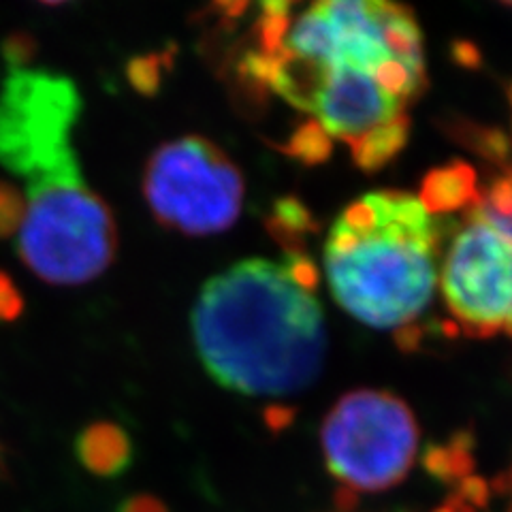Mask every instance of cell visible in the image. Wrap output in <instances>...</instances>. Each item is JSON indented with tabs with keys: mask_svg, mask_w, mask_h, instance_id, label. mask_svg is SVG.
Listing matches in <instances>:
<instances>
[{
	"mask_svg": "<svg viewBox=\"0 0 512 512\" xmlns=\"http://www.w3.org/2000/svg\"><path fill=\"white\" fill-rule=\"evenodd\" d=\"M259 50L242 69L340 141L372 171L406 146L410 107L425 88L423 35L414 15L382 0H323L293 11L267 3Z\"/></svg>",
	"mask_w": 512,
	"mask_h": 512,
	"instance_id": "1",
	"label": "cell"
},
{
	"mask_svg": "<svg viewBox=\"0 0 512 512\" xmlns=\"http://www.w3.org/2000/svg\"><path fill=\"white\" fill-rule=\"evenodd\" d=\"M84 99L73 79L9 71L0 86V167L22 180L18 254L56 286L99 278L118 252L116 218L86 182L73 143Z\"/></svg>",
	"mask_w": 512,
	"mask_h": 512,
	"instance_id": "2",
	"label": "cell"
},
{
	"mask_svg": "<svg viewBox=\"0 0 512 512\" xmlns=\"http://www.w3.org/2000/svg\"><path fill=\"white\" fill-rule=\"evenodd\" d=\"M318 271L306 254L246 259L207 280L192 308L199 357L224 389L288 395L310 387L327 346Z\"/></svg>",
	"mask_w": 512,
	"mask_h": 512,
	"instance_id": "3",
	"label": "cell"
},
{
	"mask_svg": "<svg viewBox=\"0 0 512 512\" xmlns=\"http://www.w3.org/2000/svg\"><path fill=\"white\" fill-rule=\"evenodd\" d=\"M442 248L444 224L423 197L370 192L352 201L329 229L331 295L367 327H410L434 299Z\"/></svg>",
	"mask_w": 512,
	"mask_h": 512,
	"instance_id": "4",
	"label": "cell"
},
{
	"mask_svg": "<svg viewBox=\"0 0 512 512\" xmlns=\"http://www.w3.org/2000/svg\"><path fill=\"white\" fill-rule=\"evenodd\" d=\"M461 205L466 210L442 248L444 303L472 338L512 335V175Z\"/></svg>",
	"mask_w": 512,
	"mask_h": 512,
	"instance_id": "5",
	"label": "cell"
},
{
	"mask_svg": "<svg viewBox=\"0 0 512 512\" xmlns=\"http://www.w3.org/2000/svg\"><path fill=\"white\" fill-rule=\"evenodd\" d=\"M143 197L163 227L190 237L214 235L242 214L244 178L214 141L184 135L148 158Z\"/></svg>",
	"mask_w": 512,
	"mask_h": 512,
	"instance_id": "6",
	"label": "cell"
},
{
	"mask_svg": "<svg viewBox=\"0 0 512 512\" xmlns=\"http://www.w3.org/2000/svg\"><path fill=\"white\" fill-rule=\"evenodd\" d=\"M323 453L329 474L344 491H384L410 472L419 453V425L391 393H348L323 423Z\"/></svg>",
	"mask_w": 512,
	"mask_h": 512,
	"instance_id": "7",
	"label": "cell"
},
{
	"mask_svg": "<svg viewBox=\"0 0 512 512\" xmlns=\"http://www.w3.org/2000/svg\"><path fill=\"white\" fill-rule=\"evenodd\" d=\"M75 455L90 474L116 478L133 463V442L118 423L96 421L79 431Z\"/></svg>",
	"mask_w": 512,
	"mask_h": 512,
	"instance_id": "8",
	"label": "cell"
},
{
	"mask_svg": "<svg viewBox=\"0 0 512 512\" xmlns=\"http://www.w3.org/2000/svg\"><path fill=\"white\" fill-rule=\"evenodd\" d=\"M165 69H169V58L165 54L135 56L126 64V77L139 94L154 96L163 84Z\"/></svg>",
	"mask_w": 512,
	"mask_h": 512,
	"instance_id": "9",
	"label": "cell"
},
{
	"mask_svg": "<svg viewBox=\"0 0 512 512\" xmlns=\"http://www.w3.org/2000/svg\"><path fill=\"white\" fill-rule=\"evenodd\" d=\"M26 214L24 195L18 186L0 180V239L18 235Z\"/></svg>",
	"mask_w": 512,
	"mask_h": 512,
	"instance_id": "10",
	"label": "cell"
},
{
	"mask_svg": "<svg viewBox=\"0 0 512 512\" xmlns=\"http://www.w3.org/2000/svg\"><path fill=\"white\" fill-rule=\"evenodd\" d=\"M0 52H3V60L9 71H24L32 58L37 56V39L24 30L11 32L0 45Z\"/></svg>",
	"mask_w": 512,
	"mask_h": 512,
	"instance_id": "11",
	"label": "cell"
},
{
	"mask_svg": "<svg viewBox=\"0 0 512 512\" xmlns=\"http://www.w3.org/2000/svg\"><path fill=\"white\" fill-rule=\"evenodd\" d=\"M24 312V297L20 288L0 269V323H15Z\"/></svg>",
	"mask_w": 512,
	"mask_h": 512,
	"instance_id": "12",
	"label": "cell"
},
{
	"mask_svg": "<svg viewBox=\"0 0 512 512\" xmlns=\"http://www.w3.org/2000/svg\"><path fill=\"white\" fill-rule=\"evenodd\" d=\"M116 512H169V508L154 495H131Z\"/></svg>",
	"mask_w": 512,
	"mask_h": 512,
	"instance_id": "13",
	"label": "cell"
},
{
	"mask_svg": "<svg viewBox=\"0 0 512 512\" xmlns=\"http://www.w3.org/2000/svg\"><path fill=\"white\" fill-rule=\"evenodd\" d=\"M438 512H453V510H438Z\"/></svg>",
	"mask_w": 512,
	"mask_h": 512,
	"instance_id": "14",
	"label": "cell"
}]
</instances>
